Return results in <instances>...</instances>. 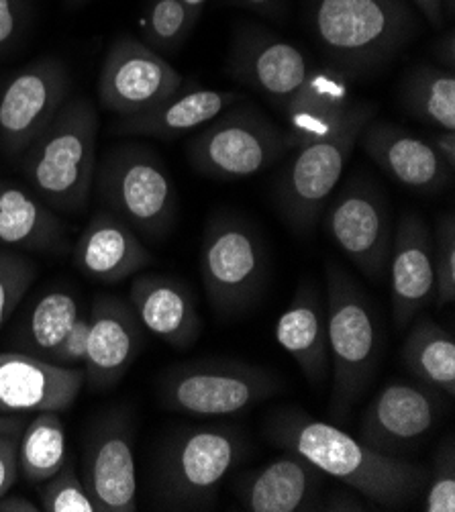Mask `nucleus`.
Returning a JSON list of instances; mask_svg holds the SVG:
<instances>
[{
  "label": "nucleus",
  "mask_w": 455,
  "mask_h": 512,
  "mask_svg": "<svg viewBox=\"0 0 455 512\" xmlns=\"http://www.w3.org/2000/svg\"><path fill=\"white\" fill-rule=\"evenodd\" d=\"M376 107L356 100L345 125L331 137L296 147L294 158L276 184V204L282 219L296 233L315 229L327 200L337 190L364 127Z\"/></svg>",
  "instance_id": "nucleus-7"
},
{
  "label": "nucleus",
  "mask_w": 455,
  "mask_h": 512,
  "mask_svg": "<svg viewBox=\"0 0 455 512\" xmlns=\"http://www.w3.org/2000/svg\"><path fill=\"white\" fill-rule=\"evenodd\" d=\"M39 510L41 508L35 502L19 494L7 492L3 498H0V512H39Z\"/></svg>",
  "instance_id": "nucleus-42"
},
{
  "label": "nucleus",
  "mask_w": 455,
  "mask_h": 512,
  "mask_svg": "<svg viewBox=\"0 0 455 512\" xmlns=\"http://www.w3.org/2000/svg\"><path fill=\"white\" fill-rule=\"evenodd\" d=\"M274 335L311 386H321L327 380L331 370L327 311L315 284L300 282L286 311L276 321Z\"/></svg>",
  "instance_id": "nucleus-25"
},
{
  "label": "nucleus",
  "mask_w": 455,
  "mask_h": 512,
  "mask_svg": "<svg viewBox=\"0 0 455 512\" xmlns=\"http://www.w3.org/2000/svg\"><path fill=\"white\" fill-rule=\"evenodd\" d=\"M68 459L66 429L60 413H37L19 435V468L29 484H43Z\"/></svg>",
  "instance_id": "nucleus-30"
},
{
  "label": "nucleus",
  "mask_w": 455,
  "mask_h": 512,
  "mask_svg": "<svg viewBox=\"0 0 455 512\" xmlns=\"http://www.w3.org/2000/svg\"><path fill=\"white\" fill-rule=\"evenodd\" d=\"M282 388L266 368L227 360H198L160 378V400L168 411L188 417H227L247 411Z\"/></svg>",
  "instance_id": "nucleus-10"
},
{
  "label": "nucleus",
  "mask_w": 455,
  "mask_h": 512,
  "mask_svg": "<svg viewBox=\"0 0 455 512\" xmlns=\"http://www.w3.org/2000/svg\"><path fill=\"white\" fill-rule=\"evenodd\" d=\"M423 492L425 512H455V445L451 439L439 447Z\"/></svg>",
  "instance_id": "nucleus-36"
},
{
  "label": "nucleus",
  "mask_w": 455,
  "mask_h": 512,
  "mask_svg": "<svg viewBox=\"0 0 455 512\" xmlns=\"http://www.w3.org/2000/svg\"><path fill=\"white\" fill-rule=\"evenodd\" d=\"M19 435H0V498L19 478Z\"/></svg>",
  "instance_id": "nucleus-39"
},
{
  "label": "nucleus",
  "mask_w": 455,
  "mask_h": 512,
  "mask_svg": "<svg viewBox=\"0 0 455 512\" xmlns=\"http://www.w3.org/2000/svg\"><path fill=\"white\" fill-rule=\"evenodd\" d=\"M290 149L286 129L260 109L237 102L198 129L188 143V160L202 176L235 182L268 170Z\"/></svg>",
  "instance_id": "nucleus-9"
},
{
  "label": "nucleus",
  "mask_w": 455,
  "mask_h": 512,
  "mask_svg": "<svg viewBox=\"0 0 455 512\" xmlns=\"http://www.w3.org/2000/svg\"><path fill=\"white\" fill-rule=\"evenodd\" d=\"M388 270L394 323L407 329L435 298L433 231L419 213L400 215L392 233Z\"/></svg>",
  "instance_id": "nucleus-17"
},
{
  "label": "nucleus",
  "mask_w": 455,
  "mask_h": 512,
  "mask_svg": "<svg viewBox=\"0 0 455 512\" xmlns=\"http://www.w3.org/2000/svg\"><path fill=\"white\" fill-rule=\"evenodd\" d=\"M82 309L78 298L68 290L45 292L29 311L25 323V345H29L31 355L47 360L60 341L68 335Z\"/></svg>",
  "instance_id": "nucleus-31"
},
{
  "label": "nucleus",
  "mask_w": 455,
  "mask_h": 512,
  "mask_svg": "<svg viewBox=\"0 0 455 512\" xmlns=\"http://www.w3.org/2000/svg\"><path fill=\"white\" fill-rule=\"evenodd\" d=\"M23 427H25L23 417L0 413V435H21Z\"/></svg>",
  "instance_id": "nucleus-45"
},
{
  "label": "nucleus",
  "mask_w": 455,
  "mask_h": 512,
  "mask_svg": "<svg viewBox=\"0 0 455 512\" xmlns=\"http://www.w3.org/2000/svg\"><path fill=\"white\" fill-rule=\"evenodd\" d=\"M264 435L272 445L307 457L325 476L382 508L409 506L427 484L425 466L376 451L343 429L309 417L302 408H276L264 421Z\"/></svg>",
  "instance_id": "nucleus-1"
},
{
  "label": "nucleus",
  "mask_w": 455,
  "mask_h": 512,
  "mask_svg": "<svg viewBox=\"0 0 455 512\" xmlns=\"http://www.w3.org/2000/svg\"><path fill=\"white\" fill-rule=\"evenodd\" d=\"M233 3L256 11L260 15H280L286 0H233Z\"/></svg>",
  "instance_id": "nucleus-44"
},
{
  "label": "nucleus",
  "mask_w": 455,
  "mask_h": 512,
  "mask_svg": "<svg viewBox=\"0 0 455 512\" xmlns=\"http://www.w3.org/2000/svg\"><path fill=\"white\" fill-rule=\"evenodd\" d=\"M37 278V266L27 255L0 249V329L7 325Z\"/></svg>",
  "instance_id": "nucleus-34"
},
{
  "label": "nucleus",
  "mask_w": 455,
  "mask_h": 512,
  "mask_svg": "<svg viewBox=\"0 0 455 512\" xmlns=\"http://www.w3.org/2000/svg\"><path fill=\"white\" fill-rule=\"evenodd\" d=\"M435 56L441 60L443 68L455 70V37H453V33H447L437 41Z\"/></svg>",
  "instance_id": "nucleus-43"
},
{
  "label": "nucleus",
  "mask_w": 455,
  "mask_h": 512,
  "mask_svg": "<svg viewBox=\"0 0 455 512\" xmlns=\"http://www.w3.org/2000/svg\"><path fill=\"white\" fill-rule=\"evenodd\" d=\"M84 368H64L25 351H0V413H64L84 386Z\"/></svg>",
  "instance_id": "nucleus-16"
},
{
  "label": "nucleus",
  "mask_w": 455,
  "mask_h": 512,
  "mask_svg": "<svg viewBox=\"0 0 455 512\" xmlns=\"http://www.w3.org/2000/svg\"><path fill=\"white\" fill-rule=\"evenodd\" d=\"M435 304L439 309L455 300V217L441 213L433 231Z\"/></svg>",
  "instance_id": "nucleus-35"
},
{
  "label": "nucleus",
  "mask_w": 455,
  "mask_h": 512,
  "mask_svg": "<svg viewBox=\"0 0 455 512\" xmlns=\"http://www.w3.org/2000/svg\"><path fill=\"white\" fill-rule=\"evenodd\" d=\"M227 66L233 80L266 96L280 109L313 70L302 49L258 25H241L235 31Z\"/></svg>",
  "instance_id": "nucleus-14"
},
{
  "label": "nucleus",
  "mask_w": 455,
  "mask_h": 512,
  "mask_svg": "<svg viewBox=\"0 0 455 512\" xmlns=\"http://www.w3.org/2000/svg\"><path fill=\"white\" fill-rule=\"evenodd\" d=\"M325 231L368 278L380 280L388 270L392 221L384 194L368 178H351L333 192L321 213Z\"/></svg>",
  "instance_id": "nucleus-11"
},
{
  "label": "nucleus",
  "mask_w": 455,
  "mask_h": 512,
  "mask_svg": "<svg viewBox=\"0 0 455 512\" xmlns=\"http://www.w3.org/2000/svg\"><path fill=\"white\" fill-rule=\"evenodd\" d=\"M200 17L182 0H147L141 15L143 43L160 56H172L188 41Z\"/></svg>",
  "instance_id": "nucleus-32"
},
{
  "label": "nucleus",
  "mask_w": 455,
  "mask_h": 512,
  "mask_svg": "<svg viewBox=\"0 0 455 512\" xmlns=\"http://www.w3.org/2000/svg\"><path fill=\"white\" fill-rule=\"evenodd\" d=\"M154 258L129 223L111 211H98L74 245V266L92 282L119 284Z\"/></svg>",
  "instance_id": "nucleus-22"
},
{
  "label": "nucleus",
  "mask_w": 455,
  "mask_h": 512,
  "mask_svg": "<svg viewBox=\"0 0 455 512\" xmlns=\"http://www.w3.org/2000/svg\"><path fill=\"white\" fill-rule=\"evenodd\" d=\"M182 86V74L164 56L141 39L121 35L107 51L96 92L107 111L131 117L154 109Z\"/></svg>",
  "instance_id": "nucleus-12"
},
{
  "label": "nucleus",
  "mask_w": 455,
  "mask_h": 512,
  "mask_svg": "<svg viewBox=\"0 0 455 512\" xmlns=\"http://www.w3.org/2000/svg\"><path fill=\"white\" fill-rule=\"evenodd\" d=\"M94 188L107 211L121 217L137 235L164 239L178 217V194L158 153L139 143H121L96 166Z\"/></svg>",
  "instance_id": "nucleus-6"
},
{
  "label": "nucleus",
  "mask_w": 455,
  "mask_h": 512,
  "mask_svg": "<svg viewBox=\"0 0 455 512\" xmlns=\"http://www.w3.org/2000/svg\"><path fill=\"white\" fill-rule=\"evenodd\" d=\"M325 474L307 457L294 451L274 462L241 474L235 496L247 512H302L317 510Z\"/></svg>",
  "instance_id": "nucleus-21"
},
{
  "label": "nucleus",
  "mask_w": 455,
  "mask_h": 512,
  "mask_svg": "<svg viewBox=\"0 0 455 512\" xmlns=\"http://www.w3.org/2000/svg\"><path fill=\"white\" fill-rule=\"evenodd\" d=\"M200 276L221 317L249 311L268 278V251L260 231L235 213L213 215L202 237Z\"/></svg>",
  "instance_id": "nucleus-8"
},
{
  "label": "nucleus",
  "mask_w": 455,
  "mask_h": 512,
  "mask_svg": "<svg viewBox=\"0 0 455 512\" xmlns=\"http://www.w3.org/2000/svg\"><path fill=\"white\" fill-rule=\"evenodd\" d=\"M349 78L335 68L311 70L305 84L286 102L284 113L294 149L335 135L347 121L351 107Z\"/></svg>",
  "instance_id": "nucleus-24"
},
{
  "label": "nucleus",
  "mask_w": 455,
  "mask_h": 512,
  "mask_svg": "<svg viewBox=\"0 0 455 512\" xmlns=\"http://www.w3.org/2000/svg\"><path fill=\"white\" fill-rule=\"evenodd\" d=\"M402 102L413 117L455 131V70L421 64L402 84Z\"/></svg>",
  "instance_id": "nucleus-29"
},
{
  "label": "nucleus",
  "mask_w": 455,
  "mask_h": 512,
  "mask_svg": "<svg viewBox=\"0 0 455 512\" xmlns=\"http://www.w3.org/2000/svg\"><path fill=\"white\" fill-rule=\"evenodd\" d=\"M413 7L435 27H443L445 11L453 13L455 0H411Z\"/></svg>",
  "instance_id": "nucleus-40"
},
{
  "label": "nucleus",
  "mask_w": 455,
  "mask_h": 512,
  "mask_svg": "<svg viewBox=\"0 0 455 512\" xmlns=\"http://www.w3.org/2000/svg\"><path fill=\"white\" fill-rule=\"evenodd\" d=\"M429 143L437 151V156L447 164V168L455 170V131H441L431 135Z\"/></svg>",
  "instance_id": "nucleus-41"
},
{
  "label": "nucleus",
  "mask_w": 455,
  "mask_h": 512,
  "mask_svg": "<svg viewBox=\"0 0 455 512\" xmlns=\"http://www.w3.org/2000/svg\"><path fill=\"white\" fill-rule=\"evenodd\" d=\"M90 331L84 378L92 390L115 386L133 366L143 347V327L133 306L113 294H98L88 311Z\"/></svg>",
  "instance_id": "nucleus-19"
},
{
  "label": "nucleus",
  "mask_w": 455,
  "mask_h": 512,
  "mask_svg": "<svg viewBox=\"0 0 455 512\" xmlns=\"http://www.w3.org/2000/svg\"><path fill=\"white\" fill-rule=\"evenodd\" d=\"M98 127L90 98H68L21 156L33 194L52 211L76 215L88 207L96 174Z\"/></svg>",
  "instance_id": "nucleus-3"
},
{
  "label": "nucleus",
  "mask_w": 455,
  "mask_h": 512,
  "mask_svg": "<svg viewBox=\"0 0 455 512\" xmlns=\"http://www.w3.org/2000/svg\"><path fill=\"white\" fill-rule=\"evenodd\" d=\"M72 78L64 62L43 58L15 74L0 94V151L21 158L70 98Z\"/></svg>",
  "instance_id": "nucleus-13"
},
{
  "label": "nucleus",
  "mask_w": 455,
  "mask_h": 512,
  "mask_svg": "<svg viewBox=\"0 0 455 512\" xmlns=\"http://www.w3.org/2000/svg\"><path fill=\"white\" fill-rule=\"evenodd\" d=\"M29 21V0H0V56L19 43Z\"/></svg>",
  "instance_id": "nucleus-38"
},
{
  "label": "nucleus",
  "mask_w": 455,
  "mask_h": 512,
  "mask_svg": "<svg viewBox=\"0 0 455 512\" xmlns=\"http://www.w3.org/2000/svg\"><path fill=\"white\" fill-rule=\"evenodd\" d=\"M129 302L141 327L174 349H190L202 333L192 292L172 276H137L129 288Z\"/></svg>",
  "instance_id": "nucleus-23"
},
{
  "label": "nucleus",
  "mask_w": 455,
  "mask_h": 512,
  "mask_svg": "<svg viewBox=\"0 0 455 512\" xmlns=\"http://www.w3.org/2000/svg\"><path fill=\"white\" fill-rule=\"evenodd\" d=\"M88 331H90V317L88 313H80L68 335L60 341V345L47 357L52 364L64 366V368H82L86 357V345H88Z\"/></svg>",
  "instance_id": "nucleus-37"
},
{
  "label": "nucleus",
  "mask_w": 455,
  "mask_h": 512,
  "mask_svg": "<svg viewBox=\"0 0 455 512\" xmlns=\"http://www.w3.org/2000/svg\"><path fill=\"white\" fill-rule=\"evenodd\" d=\"M182 3H184L196 17H202V11H205L209 0H182Z\"/></svg>",
  "instance_id": "nucleus-46"
},
{
  "label": "nucleus",
  "mask_w": 455,
  "mask_h": 512,
  "mask_svg": "<svg viewBox=\"0 0 455 512\" xmlns=\"http://www.w3.org/2000/svg\"><path fill=\"white\" fill-rule=\"evenodd\" d=\"M0 245L62 253L66 227L47 204L11 180H0Z\"/></svg>",
  "instance_id": "nucleus-27"
},
{
  "label": "nucleus",
  "mask_w": 455,
  "mask_h": 512,
  "mask_svg": "<svg viewBox=\"0 0 455 512\" xmlns=\"http://www.w3.org/2000/svg\"><path fill=\"white\" fill-rule=\"evenodd\" d=\"M402 345V360L423 384L455 394V341L453 335L429 317L413 319Z\"/></svg>",
  "instance_id": "nucleus-28"
},
{
  "label": "nucleus",
  "mask_w": 455,
  "mask_h": 512,
  "mask_svg": "<svg viewBox=\"0 0 455 512\" xmlns=\"http://www.w3.org/2000/svg\"><path fill=\"white\" fill-rule=\"evenodd\" d=\"M41 510L45 512H96V506L76 472V464L66 459L58 474L43 482Z\"/></svg>",
  "instance_id": "nucleus-33"
},
{
  "label": "nucleus",
  "mask_w": 455,
  "mask_h": 512,
  "mask_svg": "<svg viewBox=\"0 0 455 512\" xmlns=\"http://www.w3.org/2000/svg\"><path fill=\"white\" fill-rule=\"evenodd\" d=\"M439 419V402L427 388L394 380L366 406L358 439L376 451L396 455L427 437Z\"/></svg>",
  "instance_id": "nucleus-18"
},
{
  "label": "nucleus",
  "mask_w": 455,
  "mask_h": 512,
  "mask_svg": "<svg viewBox=\"0 0 455 512\" xmlns=\"http://www.w3.org/2000/svg\"><path fill=\"white\" fill-rule=\"evenodd\" d=\"M327 339L331 362L329 413L343 421L378 370V323L366 292L339 264L327 262Z\"/></svg>",
  "instance_id": "nucleus-4"
},
{
  "label": "nucleus",
  "mask_w": 455,
  "mask_h": 512,
  "mask_svg": "<svg viewBox=\"0 0 455 512\" xmlns=\"http://www.w3.org/2000/svg\"><path fill=\"white\" fill-rule=\"evenodd\" d=\"M358 143L384 174L404 188L433 194L451 184L453 170L447 168L427 139L409 129L372 119Z\"/></svg>",
  "instance_id": "nucleus-20"
},
{
  "label": "nucleus",
  "mask_w": 455,
  "mask_h": 512,
  "mask_svg": "<svg viewBox=\"0 0 455 512\" xmlns=\"http://www.w3.org/2000/svg\"><path fill=\"white\" fill-rule=\"evenodd\" d=\"M82 476L96 512L137 510V466L127 415L113 413L92 425L84 447Z\"/></svg>",
  "instance_id": "nucleus-15"
},
{
  "label": "nucleus",
  "mask_w": 455,
  "mask_h": 512,
  "mask_svg": "<svg viewBox=\"0 0 455 512\" xmlns=\"http://www.w3.org/2000/svg\"><path fill=\"white\" fill-rule=\"evenodd\" d=\"M241 100L243 96L237 92L182 86L154 109L123 117L113 127V131L119 135L154 137L168 141L198 131Z\"/></svg>",
  "instance_id": "nucleus-26"
},
{
  "label": "nucleus",
  "mask_w": 455,
  "mask_h": 512,
  "mask_svg": "<svg viewBox=\"0 0 455 512\" xmlns=\"http://www.w3.org/2000/svg\"><path fill=\"white\" fill-rule=\"evenodd\" d=\"M84 3H88V0H66L68 7H78V5H84Z\"/></svg>",
  "instance_id": "nucleus-47"
},
{
  "label": "nucleus",
  "mask_w": 455,
  "mask_h": 512,
  "mask_svg": "<svg viewBox=\"0 0 455 512\" xmlns=\"http://www.w3.org/2000/svg\"><path fill=\"white\" fill-rule=\"evenodd\" d=\"M247 447L245 437L227 425L174 431L156 459V504L162 510L213 508L223 480L245 457Z\"/></svg>",
  "instance_id": "nucleus-5"
},
{
  "label": "nucleus",
  "mask_w": 455,
  "mask_h": 512,
  "mask_svg": "<svg viewBox=\"0 0 455 512\" xmlns=\"http://www.w3.org/2000/svg\"><path fill=\"white\" fill-rule=\"evenodd\" d=\"M307 23L327 60L347 78L392 62L419 29L411 0H311Z\"/></svg>",
  "instance_id": "nucleus-2"
}]
</instances>
